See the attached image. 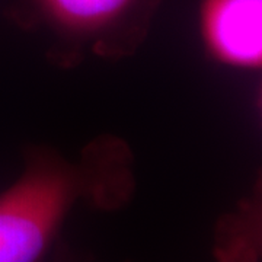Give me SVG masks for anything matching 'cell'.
Returning <instances> with one entry per match:
<instances>
[{"label": "cell", "instance_id": "4", "mask_svg": "<svg viewBox=\"0 0 262 262\" xmlns=\"http://www.w3.org/2000/svg\"><path fill=\"white\" fill-rule=\"evenodd\" d=\"M54 262H75V261H73V259H69V258H60V259L57 258Z\"/></svg>", "mask_w": 262, "mask_h": 262}, {"label": "cell", "instance_id": "2", "mask_svg": "<svg viewBox=\"0 0 262 262\" xmlns=\"http://www.w3.org/2000/svg\"><path fill=\"white\" fill-rule=\"evenodd\" d=\"M163 0H16L9 15L42 28L70 50L108 58L131 54L146 39Z\"/></svg>", "mask_w": 262, "mask_h": 262}, {"label": "cell", "instance_id": "1", "mask_svg": "<svg viewBox=\"0 0 262 262\" xmlns=\"http://www.w3.org/2000/svg\"><path fill=\"white\" fill-rule=\"evenodd\" d=\"M134 187L128 147L115 139L91 143L77 159L32 150L0 192V262H39L76 206L114 211L130 201Z\"/></svg>", "mask_w": 262, "mask_h": 262}, {"label": "cell", "instance_id": "3", "mask_svg": "<svg viewBox=\"0 0 262 262\" xmlns=\"http://www.w3.org/2000/svg\"><path fill=\"white\" fill-rule=\"evenodd\" d=\"M196 34L214 64L255 73L262 67V0H200Z\"/></svg>", "mask_w": 262, "mask_h": 262}]
</instances>
